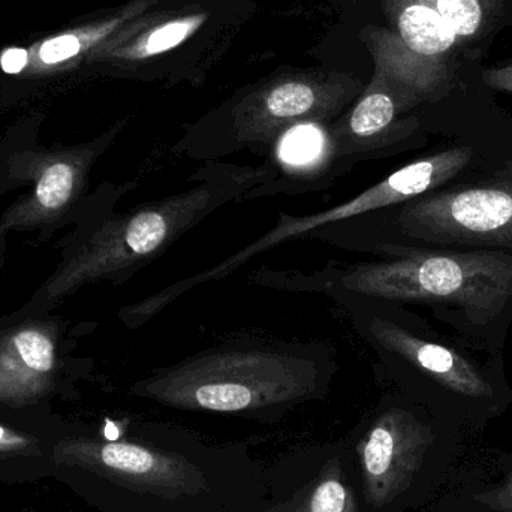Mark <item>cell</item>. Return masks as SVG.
Returning <instances> with one entry per match:
<instances>
[{"instance_id": "obj_2", "label": "cell", "mask_w": 512, "mask_h": 512, "mask_svg": "<svg viewBox=\"0 0 512 512\" xmlns=\"http://www.w3.org/2000/svg\"><path fill=\"white\" fill-rule=\"evenodd\" d=\"M277 177L273 162L259 167L206 162L192 186L105 221L39 291V303L54 304L87 283L126 282L135 271L164 255L204 219Z\"/></svg>"}, {"instance_id": "obj_12", "label": "cell", "mask_w": 512, "mask_h": 512, "mask_svg": "<svg viewBox=\"0 0 512 512\" xmlns=\"http://www.w3.org/2000/svg\"><path fill=\"white\" fill-rule=\"evenodd\" d=\"M116 131L80 149L47 153L39 161L33 194L12 207L3 224L11 228L36 227L59 218L80 197L87 174L102 150L113 141Z\"/></svg>"}, {"instance_id": "obj_5", "label": "cell", "mask_w": 512, "mask_h": 512, "mask_svg": "<svg viewBox=\"0 0 512 512\" xmlns=\"http://www.w3.org/2000/svg\"><path fill=\"white\" fill-rule=\"evenodd\" d=\"M507 150V147L478 141V138H460L442 147L441 150L403 165L381 182L349 198L345 203L306 216H292L280 212L276 225L255 242L249 243L236 254L222 259L219 264L204 268L200 273L192 274L185 279L177 280L138 303L128 304L120 310V319L125 322L126 327H141L192 289L231 276L264 252L285 245L291 240L294 242L298 239H307L319 228L352 221L367 213L388 209V207L421 197L427 192L453 185L471 176L480 168L486 167Z\"/></svg>"}, {"instance_id": "obj_10", "label": "cell", "mask_w": 512, "mask_h": 512, "mask_svg": "<svg viewBox=\"0 0 512 512\" xmlns=\"http://www.w3.org/2000/svg\"><path fill=\"white\" fill-rule=\"evenodd\" d=\"M432 441V432L412 412L390 408L379 415L360 444L367 499L384 507L406 489Z\"/></svg>"}, {"instance_id": "obj_11", "label": "cell", "mask_w": 512, "mask_h": 512, "mask_svg": "<svg viewBox=\"0 0 512 512\" xmlns=\"http://www.w3.org/2000/svg\"><path fill=\"white\" fill-rule=\"evenodd\" d=\"M156 2L158 0H132L101 20L63 30L24 48H8L0 56V66L6 74L20 77H44L71 71L87 62L123 27L146 15Z\"/></svg>"}, {"instance_id": "obj_14", "label": "cell", "mask_w": 512, "mask_h": 512, "mask_svg": "<svg viewBox=\"0 0 512 512\" xmlns=\"http://www.w3.org/2000/svg\"><path fill=\"white\" fill-rule=\"evenodd\" d=\"M207 15H179L155 21L146 15L123 27L110 41L99 47L89 63L141 62L158 54L167 53L191 38L206 21Z\"/></svg>"}, {"instance_id": "obj_13", "label": "cell", "mask_w": 512, "mask_h": 512, "mask_svg": "<svg viewBox=\"0 0 512 512\" xmlns=\"http://www.w3.org/2000/svg\"><path fill=\"white\" fill-rule=\"evenodd\" d=\"M57 373L56 336L32 322L0 336V403L21 406L47 396Z\"/></svg>"}, {"instance_id": "obj_15", "label": "cell", "mask_w": 512, "mask_h": 512, "mask_svg": "<svg viewBox=\"0 0 512 512\" xmlns=\"http://www.w3.org/2000/svg\"><path fill=\"white\" fill-rule=\"evenodd\" d=\"M456 35L457 41H468L480 35L486 20L483 0H429Z\"/></svg>"}, {"instance_id": "obj_16", "label": "cell", "mask_w": 512, "mask_h": 512, "mask_svg": "<svg viewBox=\"0 0 512 512\" xmlns=\"http://www.w3.org/2000/svg\"><path fill=\"white\" fill-rule=\"evenodd\" d=\"M300 512H357V504L345 483L328 475L313 489Z\"/></svg>"}, {"instance_id": "obj_9", "label": "cell", "mask_w": 512, "mask_h": 512, "mask_svg": "<svg viewBox=\"0 0 512 512\" xmlns=\"http://www.w3.org/2000/svg\"><path fill=\"white\" fill-rule=\"evenodd\" d=\"M394 33L382 42V68L402 84L409 105L430 99L450 80L453 30L429 0H388Z\"/></svg>"}, {"instance_id": "obj_1", "label": "cell", "mask_w": 512, "mask_h": 512, "mask_svg": "<svg viewBox=\"0 0 512 512\" xmlns=\"http://www.w3.org/2000/svg\"><path fill=\"white\" fill-rule=\"evenodd\" d=\"M378 261L316 271H261L259 285L324 292L337 303L387 301L429 307L478 351L502 354L512 324V252L387 248Z\"/></svg>"}, {"instance_id": "obj_8", "label": "cell", "mask_w": 512, "mask_h": 512, "mask_svg": "<svg viewBox=\"0 0 512 512\" xmlns=\"http://www.w3.org/2000/svg\"><path fill=\"white\" fill-rule=\"evenodd\" d=\"M51 460L165 498L197 495L207 487L201 469L185 457L131 442L63 439L51 450Z\"/></svg>"}, {"instance_id": "obj_3", "label": "cell", "mask_w": 512, "mask_h": 512, "mask_svg": "<svg viewBox=\"0 0 512 512\" xmlns=\"http://www.w3.org/2000/svg\"><path fill=\"white\" fill-rule=\"evenodd\" d=\"M333 367L325 346L240 342L156 370L131 393L170 408L236 414L313 399Z\"/></svg>"}, {"instance_id": "obj_4", "label": "cell", "mask_w": 512, "mask_h": 512, "mask_svg": "<svg viewBox=\"0 0 512 512\" xmlns=\"http://www.w3.org/2000/svg\"><path fill=\"white\" fill-rule=\"evenodd\" d=\"M309 239L372 254L387 248L512 252V147L453 185L319 228Z\"/></svg>"}, {"instance_id": "obj_18", "label": "cell", "mask_w": 512, "mask_h": 512, "mask_svg": "<svg viewBox=\"0 0 512 512\" xmlns=\"http://www.w3.org/2000/svg\"><path fill=\"white\" fill-rule=\"evenodd\" d=\"M478 502L490 510L512 512V474L501 486L477 496Z\"/></svg>"}, {"instance_id": "obj_7", "label": "cell", "mask_w": 512, "mask_h": 512, "mask_svg": "<svg viewBox=\"0 0 512 512\" xmlns=\"http://www.w3.org/2000/svg\"><path fill=\"white\" fill-rule=\"evenodd\" d=\"M340 87L309 80H288L261 90L233 111L218 137L189 153V159L218 161L240 150L261 152L298 125L333 116L345 101Z\"/></svg>"}, {"instance_id": "obj_17", "label": "cell", "mask_w": 512, "mask_h": 512, "mask_svg": "<svg viewBox=\"0 0 512 512\" xmlns=\"http://www.w3.org/2000/svg\"><path fill=\"white\" fill-rule=\"evenodd\" d=\"M36 441L29 433L0 424V459L35 454Z\"/></svg>"}, {"instance_id": "obj_19", "label": "cell", "mask_w": 512, "mask_h": 512, "mask_svg": "<svg viewBox=\"0 0 512 512\" xmlns=\"http://www.w3.org/2000/svg\"><path fill=\"white\" fill-rule=\"evenodd\" d=\"M483 78L493 89L512 93V65L489 69L484 72Z\"/></svg>"}, {"instance_id": "obj_6", "label": "cell", "mask_w": 512, "mask_h": 512, "mask_svg": "<svg viewBox=\"0 0 512 512\" xmlns=\"http://www.w3.org/2000/svg\"><path fill=\"white\" fill-rule=\"evenodd\" d=\"M352 324L384 363L406 370L450 396L492 402L504 388L502 355L478 351L456 337H445L403 304L340 301Z\"/></svg>"}]
</instances>
